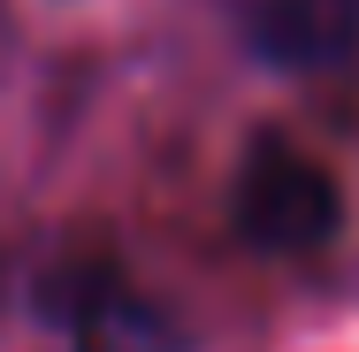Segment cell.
<instances>
[{
  "instance_id": "obj_1",
  "label": "cell",
  "mask_w": 359,
  "mask_h": 352,
  "mask_svg": "<svg viewBox=\"0 0 359 352\" xmlns=\"http://www.w3.org/2000/svg\"><path fill=\"white\" fill-rule=\"evenodd\" d=\"M229 214H237V237L260 245V253H313L337 237L344 222V192L337 176L290 138H260L237 169V192H229Z\"/></svg>"
},
{
  "instance_id": "obj_2",
  "label": "cell",
  "mask_w": 359,
  "mask_h": 352,
  "mask_svg": "<svg viewBox=\"0 0 359 352\" xmlns=\"http://www.w3.org/2000/svg\"><path fill=\"white\" fill-rule=\"evenodd\" d=\"M359 39V0H260L252 46L283 70H329Z\"/></svg>"
},
{
  "instance_id": "obj_3",
  "label": "cell",
  "mask_w": 359,
  "mask_h": 352,
  "mask_svg": "<svg viewBox=\"0 0 359 352\" xmlns=\"http://www.w3.org/2000/svg\"><path fill=\"white\" fill-rule=\"evenodd\" d=\"M76 337H84L76 352H145V345H153L145 314H138V306H123V299H100V314H84Z\"/></svg>"
}]
</instances>
